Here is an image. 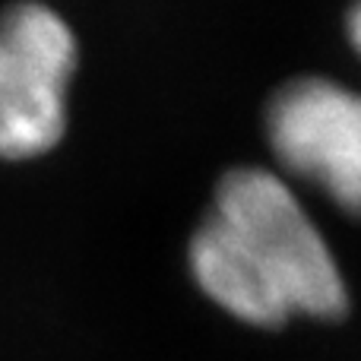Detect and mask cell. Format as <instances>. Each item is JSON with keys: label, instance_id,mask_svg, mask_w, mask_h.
<instances>
[{"label": "cell", "instance_id": "cell-1", "mask_svg": "<svg viewBox=\"0 0 361 361\" xmlns=\"http://www.w3.org/2000/svg\"><path fill=\"white\" fill-rule=\"evenodd\" d=\"M184 267L206 305L254 333L336 326L355 305L326 231L269 165H235L216 180Z\"/></svg>", "mask_w": 361, "mask_h": 361}, {"label": "cell", "instance_id": "cell-2", "mask_svg": "<svg viewBox=\"0 0 361 361\" xmlns=\"http://www.w3.org/2000/svg\"><path fill=\"white\" fill-rule=\"evenodd\" d=\"M273 165L295 190L307 187L339 216L361 222V92L333 76L282 82L263 111Z\"/></svg>", "mask_w": 361, "mask_h": 361}, {"label": "cell", "instance_id": "cell-3", "mask_svg": "<svg viewBox=\"0 0 361 361\" xmlns=\"http://www.w3.org/2000/svg\"><path fill=\"white\" fill-rule=\"evenodd\" d=\"M80 44L70 23L42 0L0 10V159L25 162L67 133Z\"/></svg>", "mask_w": 361, "mask_h": 361}, {"label": "cell", "instance_id": "cell-4", "mask_svg": "<svg viewBox=\"0 0 361 361\" xmlns=\"http://www.w3.org/2000/svg\"><path fill=\"white\" fill-rule=\"evenodd\" d=\"M345 35H349L352 51L361 57V0L349 6V16H345Z\"/></svg>", "mask_w": 361, "mask_h": 361}]
</instances>
